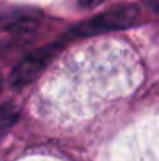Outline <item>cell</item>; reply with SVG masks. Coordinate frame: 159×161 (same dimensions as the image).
I'll return each instance as SVG.
<instances>
[{
    "mask_svg": "<svg viewBox=\"0 0 159 161\" xmlns=\"http://www.w3.org/2000/svg\"><path fill=\"white\" fill-rule=\"evenodd\" d=\"M140 11L136 5H117L105 13H100L91 19L81 20L73 25L67 36L70 38H89L109 31H119L137 24Z\"/></svg>",
    "mask_w": 159,
    "mask_h": 161,
    "instance_id": "6da1fadb",
    "label": "cell"
},
{
    "mask_svg": "<svg viewBox=\"0 0 159 161\" xmlns=\"http://www.w3.org/2000/svg\"><path fill=\"white\" fill-rule=\"evenodd\" d=\"M64 49L62 41H56L52 44H47L41 49L33 50L27 55L13 70L11 74V85L14 88H24L30 83H33L55 59V56Z\"/></svg>",
    "mask_w": 159,
    "mask_h": 161,
    "instance_id": "7a4b0ae2",
    "label": "cell"
},
{
    "mask_svg": "<svg viewBox=\"0 0 159 161\" xmlns=\"http://www.w3.org/2000/svg\"><path fill=\"white\" fill-rule=\"evenodd\" d=\"M39 17V13L31 9H9L0 13V30H9L16 27H24L34 24Z\"/></svg>",
    "mask_w": 159,
    "mask_h": 161,
    "instance_id": "3957f363",
    "label": "cell"
},
{
    "mask_svg": "<svg viewBox=\"0 0 159 161\" xmlns=\"http://www.w3.org/2000/svg\"><path fill=\"white\" fill-rule=\"evenodd\" d=\"M19 116H20V109L16 103H11V102L2 103L0 105V130L13 127L19 120Z\"/></svg>",
    "mask_w": 159,
    "mask_h": 161,
    "instance_id": "277c9868",
    "label": "cell"
},
{
    "mask_svg": "<svg viewBox=\"0 0 159 161\" xmlns=\"http://www.w3.org/2000/svg\"><path fill=\"white\" fill-rule=\"evenodd\" d=\"M78 2L83 8H92V6H97L98 3H102L103 0H78Z\"/></svg>",
    "mask_w": 159,
    "mask_h": 161,
    "instance_id": "5b68a950",
    "label": "cell"
},
{
    "mask_svg": "<svg viewBox=\"0 0 159 161\" xmlns=\"http://www.w3.org/2000/svg\"><path fill=\"white\" fill-rule=\"evenodd\" d=\"M145 3H147V6H148L151 11L159 13V0H145Z\"/></svg>",
    "mask_w": 159,
    "mask_h": 161,
    "instance_id": "8992f818",
    "label": "cell"
},
{
    "mask_svg": "<svg viewBox=\"0 0 159 161\" xmlns=\"http://www.w3.org/2000/svg\"><path fill=\"white\" fill-rule=\"evenodd\" d=\"M2 88H3V78H2V75H0V92H2Z\"/></svg>",
    "mask_w": 159,
    "mask_h": 161,
    "instance_id": "52a82bcc",
    "label": "cell"
}]
</instances>
